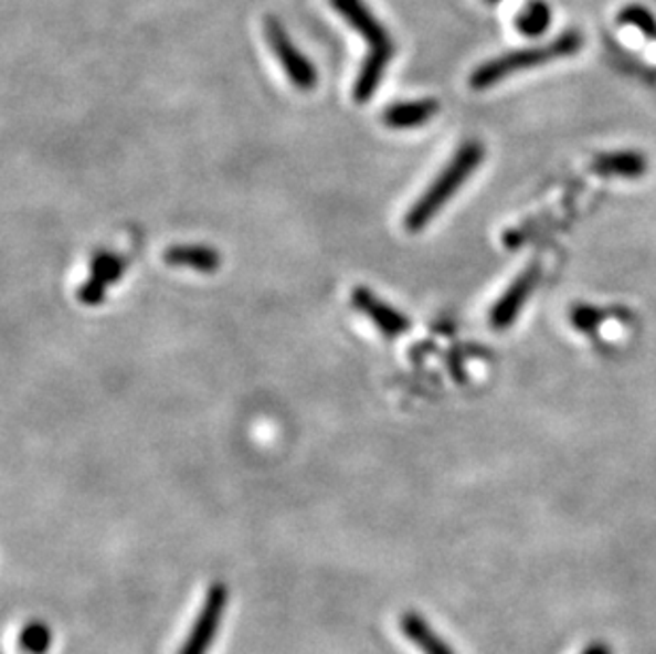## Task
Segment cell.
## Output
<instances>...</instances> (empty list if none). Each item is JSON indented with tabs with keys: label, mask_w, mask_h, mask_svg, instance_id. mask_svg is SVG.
<instances>
[{
	"label": "cell",
	"mask_w": 656,
	"mask_h": 654,
	"mask_svg": "<svg viewBox=\"0 0 656 654\" xmlns=\"http://www.w3.org/2000/svg\"><path fill=\"white\" fill-rule=\"evenodd\" d=\"M485 160V147L478 140H467L457 149L453 160L437 175L434 183L423 191L404 218V228L416 234L430 225V221L448 204V200L464 188L465 181L478 170Z\"/></svg>",
	"instance_id": "1"
},
{
	"label": "cell",
	"mask_w": 656,
	"mask_h": 654,
	"mask_svg": "<svg viewBox=\"0 0 656 654\" xmlns=\"http://www.w3.org/2000/svg\"><path fill=\"white\" fill-rule=\"evenodd\" d=\"M582 45H584L582 34L578 30H568V32L559 34L554 41H550L547 45L525 48V50L499 55L495 60L480 64L472 73L469 85L474 89H487L495 83L504 82L510 75H517L525 68H533V66H540V64H548V62L578 54L582 50Z\"/></svg>",
	"instance_id": "2"
},
{
	"label": "cell",
	"mask_w": 656,
	"mask_h": 654,
	"mask_svg": "<svg viewBox=\"0 0 656 654\" xmlns=\"http://www.w3.org/2000/svg\"><path fill=\"white\" fill-rule=\"evenodd\" d=\"M264 32H266V41H268L271 50L276 55L278 64L283 66L287 80L294 83L300 92H310L319 82L317 66L296 48V43L285 32V28L281 24L278 18L266 15Z\"/></svg>",
	"instance_id": "3"
},
{
	"label": "cell",
	"mask_w": 656,
	"mask_h": 654,
	"mask_svg": "<svg viewBox=\"0 0 656 654\" xmlns=\"http://www.w3.org/2000/svg\"><path fill=\"white\" fill-rule=\"evenodd\" d=\"M228 600H230V593L223 582L211 584V589L207 591L204 601L198 610V616L190 629V635L186 637L179 654H209L215 637H218L219 627L223 623Z\"/></svg>",
	"instance_id": "4"
},
{
	"label": "cell",
	"mask_w": 656,
	"mask_h": 654,
	"mask_svg": "<svg viewBox=\"0 0 656 654\" xmlns=\"http://www.w3.org/2000/svg\"><path fill=\"white\" fill-rule=\"evenodd\" d=\"M351 304L363 317H368L374 326L379 327V331L387 338H398V336L411 331V319L404 317L391 304L381 300L368 287H356L351 292Z\"/></svg>",
	"instance_id": "5"
},
{
	"label": "cell",
	"mask_w": 656,
	"mask_h": 654,
	"mask_svg": "<svg viewBox=\"0 0 656 654\" xmlns=\"http://www.w3.org/2000/svg\"><path fill=\"white\" fill-rule=\"evenodd\" d=\"M329 2L334 11L340 13L347 20V24L363 36L370 50L395 48L391 34L381 24V20L372 13V9L366 4V0H329Z\"/></svg>",
	"instance_id": "6"
},
{
	"label": "cell",
	"mask_w": 656,
	"mask_h": 654,
	"mask_svg": "<svg viewBox=\"0 0 656 654\" xmlns=\"http://www.w3.org/2000/svg\"><path fill=\"white\" fill-rule=\"evenodd\" d=\"M538 285V268H529L520 273L515 283L501 294V298L493 304L489 324L493 329H508L517 319L525 302L531 298Z\"/></svg>",
	"instance_id": "7"
},
{
	"label": "cell",
	"mask_w": 656,
	"mask_h": 654,
	"mask_svg": "<svg viewBox=\"0 0 656 654\" xmlns=\"http://www.w3.org/2000/svg\"><path fill=\"white\" fill-rule=\"evenodd\" d=\"M440 113L436 98H421L409 103H395L383 113V124L391 130H412L432 122Z\"/></svg>",
	"instance_id": "8"
},
{
	"label": "cell",
	"mask_w": 656,
	"mask_h": 654,
	"mask_svg": "<svg viewBox=\"0 0 656 654\" xmlns=\"http://www.w3.org/2000/svg\"><path fill=\"white\" fill-rule=\"evenodd\" d=\"M600 177H616V179H642L648 170V160L644 154L633 149H621L602 154L593 160L591 166Z\"/></svg>",
	"instance_id": "9"
},
{
	"label": "cell",
	"mask_w": 656,
	"mask_h": 654,
	"mask_svg": "<svg viewBox=\"0 0 656 654\" xmlns=\"http://www.w3.org/2000/svg\"><path fill=\"white\" fill-rule=\"evenodd\" d=\"M395 54V48H389V50H370L368 57L363 60L361 68H359V75H357L356 85H353V98L356 103H368L379 85L383 82L384 71L389 66V62L393 60Z\"/></svg>",
	"instance_id": "10"
},
{
	"label": "cell",
	"mask_w": 656,
	"mask_h": 654,
	"mask_svg": "<svg viewBox=\"0 0 656 654\" xmlns=\"http://www.w3.org/2000/svg\"><path fill=\"white\" fill-rule=\"evenodd\" d=\"M165 262L174 268H190L195 273H215L221 266V255L213 246L177 245L165 251Z\"/></svg>",
	"instance_id": "11"
},
{
	"label": "cell",
	"mask_w": 656,
	"mask_h": 654,
	"mask_svg": "<svg viewBox=\"0 0 656 654\" xmlns=\"http://www.w3.org/2000/svg\"><path fill=\"white\" fill-rule=\"evenodd\" d=\"M400 629L406 640L423 654H455L453 648L437 635L436 629L432 627L419 612H404L400 619Z\"/></svg>",
	"instance_id": "12"
},
{
	"label": "cell",
	"mask_w": 656,
	"mask_h": 654,
	"mask_svg": "<svg viewBox=\"0 0 656 654\" xmlns=\"http://www.w3.org/2000/svg\"><path fill=\"white\" fill-rule=\"evenodd\" d=\"M550 22H552V11L547 0H527L515 20L520 34L529 39L542 36L550 28Z\"/></svg>",
	"instance_id": "13"
},
{
	"label": "cell",
	"mask_w": 656,
	"mask_h": 654,
	"mask_svg": "<svg viewBox=\"0 0 656 654\" xmlns=\"http://www.w3.org/2000/svg\"><path fill=\"white\" fill-rule=\"evenodd\" d=\"M128 268V262L121 255H115L110 251H98L92 257V268H89V276L100 281L103 285H113L117 283Z\"/></svg>",
	"instance_id": "14"
},
{
	"label": "cell",
	"mask_w": 656,
	"mask_h": 654,
	"mask_svg": "<svg viewBox=\"0 0 656 654\" xmlns=\"http://www.w3.org/2000/svg\"><path fill=\"white\" fill-rule=\"evenodd\" d=\"M18 644L24 654H47L50 646L54 644V635L43 623H28L27 627L20 631Z\"/></svg>",
	"instance_id": "15"
},
{
	"label": "cell",
	"mask_w": 656,
	"mask_h": 654,
	"mask_svg": "<svg viewBox=\"0 0 656 654\" xmlns=\"http://www.w3.org/2000/svg\"><path fill=\"white\" fill-rule=\"evenodd\" d=\"M618 24L637 28L644 36L656 41V18L646 7H642V4H627L618 13Z\"/></svg>",
	"instance_id": "16"
},
{
	"label": "cell",
	"mask_w": 656,
	"mask_h": 654,
	"mask_svg": "<svg viewBox=\"0 0 656 654\" xmlns=\"http://www.w3.org/2000/svg\"><path fill=\"white\" fill-rule=\"evenodd\" d=\"M107 285H103L100 281H96V278H87V283H83L82 287H80V292H77V298L83 304H87V306H98L100 302H105L107 298Z\"/></svg>",
	"instance_id": "17"
},
{
	"label": "cell",
	"mask_w": 656,
	"mask_h": 654,
	"mask_svg": "<svg viewBox=\"0 0 656 654\" xmlns=\"http://www.w3.org/2000/svg\"><path fill=\"white\" fill-rule=\"evenodd\" d=\"M602 321V315L595 310V308H589V306H578L572 310V324L575 329H582V331H591L593 327L597 326Z\"/></svg>",
	"instance_id": "18"
},
{
	"label": "cell",
	"mask_w": 656,
	"mask_h": 654,
	"mask_svg": "<svg viewBox=\"0 0 656 654\" xmlns=\"http://www.w3.org/2000/svg\"><path fill=\"white\" fill-rule=\"evenodd\" d=\"M582 654H614L610 651V646H605V644H591L586 651Z\"/></svg>",
	"instance_id": "19"
},
{
	"label": "cell",
	"mask_w": 656,
	"mask_h": 654,
	"mask_svg": "<svg viewBox=\"0 0 656 654\" xmlns=\"http://www.w3.org/2000/svg\"><path fill=\"white\" fill-rule=\"evenodd\" d=\"M487 2H489V4H495V2H499V0H487Z\"/></svg>",
	"instance_id": "20"
}]
</instances>
